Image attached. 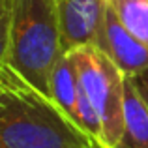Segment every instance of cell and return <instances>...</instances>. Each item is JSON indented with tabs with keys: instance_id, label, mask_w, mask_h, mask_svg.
<instances>
[{
	"instance_id": "obj_6",
	"label": "cell",
	"mask_w": 148,
	"mask_h": 148,
	"mask_svg": "<svg viewBox=\"0 0 148 148\" xmlns=\"http://www.w3.org/2000/svg\"><path fill=\"white\" fill-rule=\"evenodd\" d=\"M114 148H148V105L131 77H126L124 131Z\"/></svg>"
},
{
	"instance_id": "obj_1",
	"label": "cell",
	"mask_w": 148,
	"mask_h": 148,
	"mask_svg": "<svg viewBox=\"0 0 148 148\" xmlns=\"http://www.w3.org/2000/svg\"><path fill=\"white\" fill-rule=\"evenodd\" d=\"M96 141L56 103L0 64V148H96Z\"/></svg>"
},
{
	"instance_id": "obj_7",
	"label": "cell",
	"mask_w": 148,
	"mask_h": 148,
	"mask_svg": "<svg viewBox=\"0 0 148 148\" xmlns=\"http://www.w3.org/2000/svg\"><path fill=\"white\" fill-rule=\"evenodd\" d=\"M81 90V81L77 73L75 62L71 54L64 53L58 64L54 66L53 77H51V98L56 101L69 116L77 122L75 112H77V98Z\"/></svg>"
},
{
	"instance_id": "obj_8",
	"label": "cell",
	"mask_w": 148,
	"mask_h": 148,
	"mask_svg": "<svg viewBox=\"0 0 148 148\" xmlns=\"http://www.w3.org/2000/svg\"><path fill=\"white\" fill-rule=\"evenodd\" d=\"M124 28L148 49V0H107Z\"/></svg>"
},
{
	"instance_id": "obj_4",
	"label": "cell",
	"mask_w": 148,
	"mask_h": 148,
	"mask_svg": "<svg viewBox=\"0 0 148 148\" xmlns=\"http://www.w3.org/2000/svg\"><path fill=\"white\" fill-rule=\"evenodd\" d=\"M96 47L103 51L126 77H133L148 68V49L124 28L109 6L99 26Z\"/></svg>"
},
{
	"instance_id": "obj_3",
	"label": "cell",
	"mask_w": 148,
	"mask_h": 148,
	"mask_svg": "<svg viewBox=\"0 0 148 148\" xmlns=\"http://www.w3.org/2000/svg\"><path fill=\"white\" fill-rule=\"evenodd\" d=\"M83 90L103 124V148H114L124 131L126 75L96 45L69 51Z\"/></svg>"
},
{
	"instance_id": "obj_5",
	"label": "cell",
	"mask_w": 148,
	"mask_h": 148,
	"mask_svg": "<svg viewBox=\"0 0 148 148\" xmlns=\"http://www.w3.org/2000/svg\"><path fill=\"white\" fill-rule=\"evenodd\" d=\"M62 26L64 53L96 45L107 0H56Z\"/></svg>"
},
{
	"instance_id": "obj_10",
	"label": "cell",
	"mask_w": 148,
	"mask_h": 148,
	"mask_svg": "<svg viewBox=\"0 0 148 148\" xmlns=\"http://www.w3.org/2000/svg\"><path fill=\"white\" fill-rule=\"evenodd\" d=\"M96 148H103V146H96Z\"/></svg>"
},
{
	"instance_id": "obj_2",
	"label": "cell",
	"mask_w": 148,
	"mask_h": 148,
	"mask_svg": "<svg viewBox=\"0 0 148 148\" xmlns=\"http://www.w3.org/2000/svg\"><path fill=\"white\" fill-rule=\"evenodd\" d=\"M0 64L51 98V77L64 54L56 0H2Z\"/></svg>"
},
{
	"instance_id": "obj_9",
	"label": "cell",
	"mask_w": 148,
	"mask_h": 148,
	"mask_svg": "<svg viewBox=\"0 0 148 148\" xmlns=\"http://www.w3.org/2000/svg\"><path fill=\"white\" fill-rule=\"evenodd\" d=\"M131 79H133V83H135V86H137L141 98L145 99V103L148 105V68L143 69L141 73H137V75H133Z\"/></svg>"
}]
</instances>
